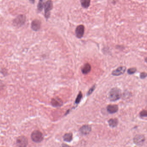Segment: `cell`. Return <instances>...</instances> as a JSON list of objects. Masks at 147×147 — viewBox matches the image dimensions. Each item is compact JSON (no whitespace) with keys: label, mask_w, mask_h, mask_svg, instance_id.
<instances>
[{"label":"cell","mask_w":147,"mask_h":147,"mask_svg":"<svg viewBox=\"0 0 147 147\" xmlns=\"http://www.w3.org/2000/svg\"><path fill=\"white\" fill-rule=\"evenodd\" d=\"M121 96V92L120 89L117 88H112L110 90L108 95L109 100L111 102H114L120 99Z\"/></svg>","instance_id":"1"},{"label":"cell","mask_w":147,"mask_h":147,"mask_svg":"<svg viewBox=\"0 0 147 147\" xmlns=\"http://www.w3.org/2000/svg\"><path fill=\"white\" fill-rule=\"evenodd\" d=\"M44 17L46 20H48L50 17V12L53 8V2L52 0H48L44 5Z\"/></svg>","instance_id":"2"},{"label":"cell","mask_w":147,"mask_h":147,"mask_svg":"<svg viewBox=\"0 0 147 147\" xmlns=\"http://www.w3.org/2000/svg\"><path fill=\"white\" fill-rule=\"evenodd\" d=\"M26 21V16L24 15H20L14 19L13 21V24L14 26L16 27H20L24 24Z\"/></svg>","instance_id":"3"},{"label":"cell","mask_w":147,"mask_h":147,"mask_svg":"<svg viewBox=\"0 0 147 147\" xmlns=\"http://www.w3.org/2000/svg\"><path fill=\"white\" fill-rule=\"evenodd\" d=\"M31 137L32 140L35 142H40L43 140L42 133L39 131H34L32 134Z\"/></svg>","instance_id":"4"},{"label":"cell","mask_w":147,"mask_h":147,"mask_svg":"<svg viewBox=\"0 0 147 147\" xmlns=\"http://www.w3.org/2000/svg\"><path fill=\"white\" fill-rule=\"evenodd\" d=\"M84 31H85V27L83 25H80L77 26L76 28L75 32L76 37L77 38H82L84 35Z\"/></svg>","instance_id":"5"},{"label":"cell","mask_w":147,"mask_h":147,"mask_svg":"<svg viewBox=\"0 0 147 147\" xmlns=\"http://www.w3.org/2000/svg\"><path fill=\"white\" fill-rule=\"evenodd\" d=\"M17 143L18 147H26L28 144L27 139L26 137H19L17 139Z\"/></svg>","instance_id":"6"},{"label":"cell","mask_w":147,"mask_h":147,"mask_svg":"<svg viewBox=\"0 0 147 147\" xmlns=\"http://www.w3.org/2000/svg\"><path fill=\"white\" fill-rule=\"evenodd\" d=\"M126 67L123 66H120L118 68L114 70L112 72V74L113 76H118L123 74L126 71Z\"/></svg>","instance_id":"7"},{"label":"cell","mask_w":147,"mask_h":147,"mask_svg":"<svg viewBox=\"0 0 147 147\" xmlns=\"http://www.w3.org/2000/svg\"><path fill=\"white\" fill-rule=\"evenodd\" d=\"M41 27V22L38 20H34L32 23L31 28L35 31H38Z\"/></svg>","instance_id":"8"},{"label":"cell","mask_w":147,"mask_h":147,"mask_svg":"<svg viewBox=\"0 0 147 147\" xmlns=\"http://www.w3.org/2000/svg\"><path fill=\"white\" fill-rule=\"evenodd\" d=\"M134 142L137 144H141L144 142L145 140L144 137L141 135H136L133 139Z\"/></svg>","instance_id":"9"},{"label":"cell","mask_w":147,"mask_h":147,"mask_svg":"<svg viewBox=\"0 0 147 147\" xmlns=\"http://www.w3.org/2000/svg\"><path fill=\"white\" fill-rule=\"evenodd\" d=\"M52 105L55 107H60L63 104V102L61 99L58 98H55L52 99L51 102Z\"/></svg>","instance_id":"10"},{"label":"cell","mask_w":147,"mask_h":147,"mask_svg":"<svg viewBox=\"0 0 147 147\" xmlns=\"http://www.w3.org/2000/svg\"><path fill=\"white\" fill-rule=\"evenodd\" d=\"M107 109L109 113L114 114L118 110V107L116 105H109L107 106Z\"/></svg>","instance_id":"11"},{"label":"cell","mask_w":147,"mask_h":147,"mask_svg":"<svg viewBox=\"0 0 147 147\" xmlns=\"http://www.w3.org/2000/svg\"><path fill=\"white\" fill-rule=\"evenodd\" d=\"M91 128L89 125H84L80 128V131L83 135H87L91 132Z\"/></svg>","instance_id":"12"},{"label":"cell","mask_w":147,"mask_h":147,"mask_svg":"<svg viewBox=\"0 0 147 147\" xmlns=\"http://www.w3.org/2000/svg\"><path fill=\"white\" fill-rule=\"evenodd\" d=\"M91 65L89 63H86L83 65L81 68V71L83 74H88L91 71Z\"/></svg>","instance_id":"13"},{"label":"cell","mask_w":147,"mask_h":147,"mask_svg":"<svg viewBox=\"0 0 147 147\" xmlns=\"http://www.w3.org/2000/svg\"><path fill=\"white\" fill-rule=\"evenodd\" d=\"M90 0H80L81 6L84 9L88 8L90 5Z\"/></svg>","instance_id":"14"},{"label":"cell","mask_w":147,"mask_h":147,"mask_svg":"<svg viewBox=\"0 0 147 147\" xmlns=\"http://www.w3.org/2000/svg\"><path fill=\"white\" fill-rule=\"evenodd\" d=\"M45 0H39L37 6V9L39 13L41 12L45 5Z\"/></svg>","instance_id":"15"},{"label":"cell","mask_w":147,"mask_h":147,"mask_svg":"<svg viewBox=\"0 0 147 147\" xmlns=\"http://www.w3.org/2000/svg\"><path fill=\"white\" fill-rule=\"evenodd\" d=\"M108 123L111 127H115L118 124V120L117 118L111 119L108 121Z\"/></svg>","instance_id":"16"},{"label":"cell","mask_w":147,"mask_h":147,"mask_svg":"<svg viewBox=\"0 0 147 147\" xmlns=\"http://www.w3.org/2000/svg\"><path fill=\"white\" fill-rule=\"evenodd\" d=\"M63 139L65 141L70 142L72 139V134L71 133L65 134L63 136Z\"/></svg>","instance_id":"17"},{"label":"cell","mask_w":147,"mask_h":147,"mask_svg":"<svg viewBox=\"0 0 147 147\" xmlns=\"http://www.w3.org/2000/svg\"><path fill=\"white\" fill-rule=\"evenodd\" d=\"M82 98V93L81 92H80L79 94H78L76 100H75V103L76 104H78L80 102V101L81 100Z\"/></svg>","instance_id":"18"},{"label":"cell","mask_w":147,"mask_h":147,"mask_svg":"<svg viewBox=\"0 0 147 147\" xmlns=\"http://www.w3.org/2000/svg\"><path fill=\"white\" fill-rule=\"evenodd\" d=\"M137 71V69L136 68L133 67V68H131L128 69L127 73L129 74H135Z\"/></svg>","instance_id":"19"},{"label":"cell","mask_w":147,"mask_h":147,"mask_svg":"<svg viewBox=\"0 0 147 147\" xmlns=\"http://www.w3.org/2000/svg\"><path fill=\"white\" fill-rule=\"evenodd\" d=\"M140 116L142 117H147V111L145 110H144L141 111L140 112Z\"/></svg>","instance_id":"20"},{"label":"cell","mask_w":147,"mask_h":147,"mask_svg":"<svg viewBox=\"0 0 147 147\" xmlns=\"http://www.w3.org/2000/svg\"><path fill=\"white\" fill-rule=\"evenodd\" d=\"M147 77V73L145 72H141L140 74V77L141 79H144Z\"/></svg>","instance_id":"21"},{"label":"cell","mask_w":147,"mask_h":147,"mask_svg":"<svg viewBox=\"0 0 147 147\" xmlns=\"http://www.w3.org/2000/svg\"><path fill=\"white\" fill-rule=\"evenodd\" d=\"M95 88H96V85H94L90 89V90L88 91V93H87L88 96H89L90 94L93 93V92L94 91V90L95 89Z\"/></svg>","instance_id":"22"},{"label":"cell","mask_w":147,"mask_h":147,"mask_svg":"<svg viewBox=\"0 0 147 147\" xmlns=\"http://www.w3.org/2000/svg\"><path fill=\"white\" fill-rule=\"evenodd\" d=\"M29 1L31 3L33 4L35 3V0H29Z\"/></svg>","instance_id":"23"},{"label":"cell","mask_w":147,"mask_h":147,"mask_svg":"<svg viewBox=\"0 0 147 147\" xmlns=\"http://www.w3.org/2000/svg\"><path fill=\"white\" fill-rule=\"evenodd\" d=\"M145 62L147 63V57L145 58Z\"/></svg>","instance_id":"24"}]
</instances>
